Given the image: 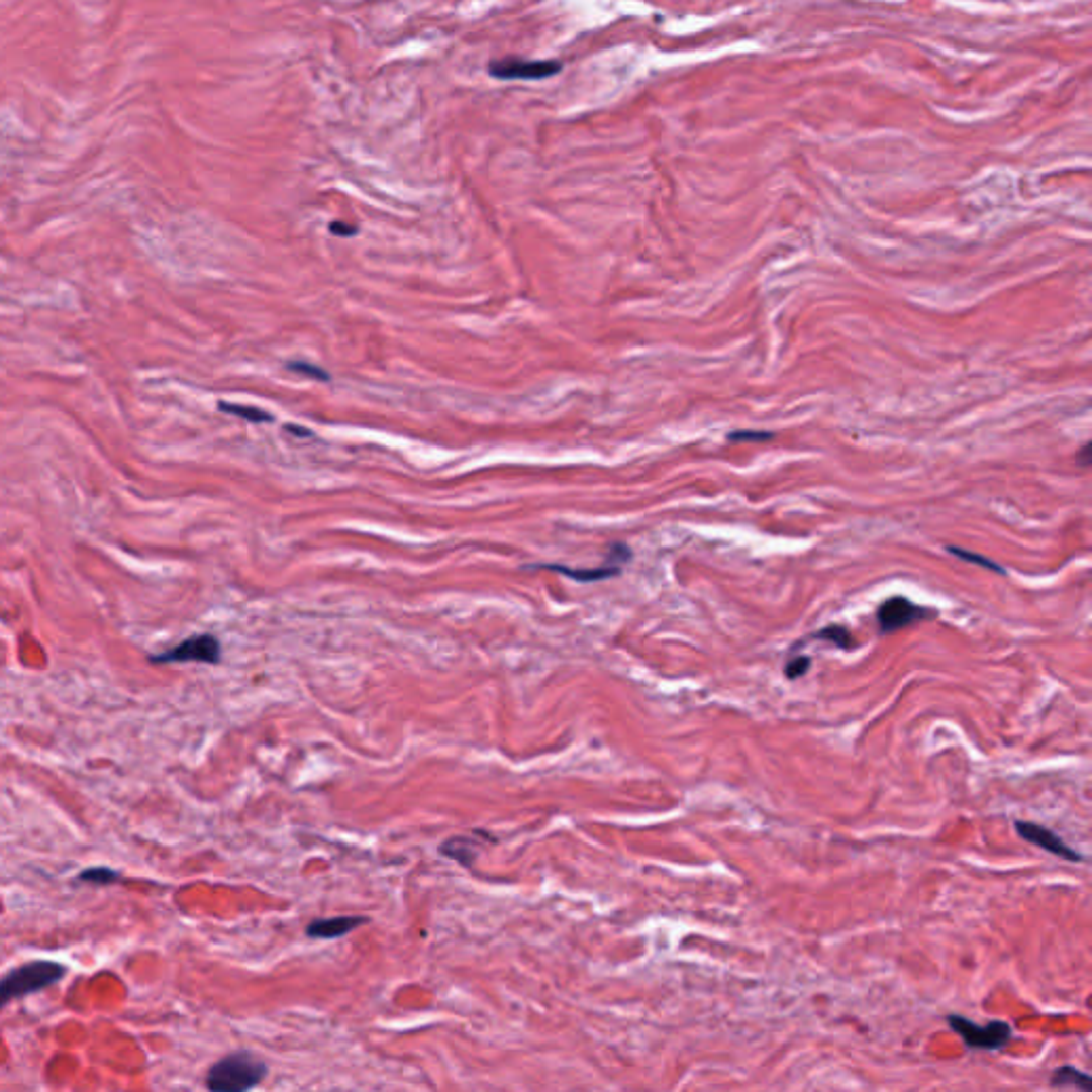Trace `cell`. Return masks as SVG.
<instances>
[{
  "label": "cell",
  "mask_w": 1092,
  "mask_h": 1092,
  "mask_svg": "<svg viewBox=\"0 0 1092 1092\" xmlns=\"http://www.w3.org/2000/svg\"><path fill=\"white\" fill-rule=\"evenodd\" d=\"M267 1065L251 1052H233L207 1071L205 1084L214 1092H245L263 1082Z\"/></svg>",
  "instance_id": "cell-1"
},
{
  "label": "cell",
  "mask_w": 1092,
  "mask_h": 1092,
  "mask_svg": "<svg viewBox=\"0 0 1092 1092\" xmlns=\"http://www.w3.org/2000/svg\"><path fill=\"white\" fill-rule=\"evenodd\" d=\"M65 975L67 967L56 961H32L11 969L0 977V1009H5L15 999H24L28 994L59 984L65 980Z\"/></svg>",
  "instance_id": "cell-2"
},
{
  "label": "cell",
  "mask_w": 1092,
  "mask_h": 1092,
  "mask_svg": "<svg viewBox=\"0 0 1092 1092\" xmlns=\"http://www.w3.org/2000/svg\"><path fill=\"white\" fill-rule=\"evenodd\" d=\"M952 1030L965 1041L971 1050H1003L1013 1039L1011 1024L1003 1020H994L988 1024H977L963 1015H950L948 1018Z\"/></svg>",
  "instance_id": "cell-3"
},
{
  "label": "cell",
  "mask_w": 1092,
  "mask_h": 1092,
  "mask_svg": "<svg viewBox=\"0 0 1092 1092\" xmlns=\"http://www.w3.org/2000/svg\"><path fill=\"white\" fill-rule=\"evenodd\" d=\"M629 560H631V549L627 544H623V542H615V544L608 547L606 562L600 568H568L564 564H533V566H525V568L558 572V574H564V577L577 581V583H596V581H606V579H612V577H619L623 564H627Z\"/></svg>",
  "instance_id": "cell-4"
},
{
  "label": "cell",
  "mask_w": 1092,
  "mask_h": 1092,
  "mask_svg": "<svg viewBox=\"0 0 1092 1092\" xmlns=\"http://www.w3.org/2000/svg\"><path fill=\"white\" fill-rule=\"evenodd\" d=\"M222 660V644L214 634H197L182 640L180 644L171 647L163 654L150 656L152 664H186V662H199L216 666Z\"/></svg>",
  "instance_id": "cell-5"
},
{
  "label": "cell",
  "mask_w": 1092,
  "mask_h": 1092,
  "mask_svg": "<svg viewBox=\"0 0 1092 1092\" xmlns=\"http://www.w3.org/2000/svg\"><path fill=\"white\" fill-rule=\"evenodd\" d=\"M926 617H934V612L911 602L905 596L888 598L877 608V623L881 634H894V631L909 627L911 623H917Z\"/></svg>",
  "instance_id": "cell-6"
},
{
  "label": "cell",
  "mask_w": 1092,
  "mask_h": 1092,
  "mask_svg": "<svg viewBox=\"0 0 1092 1092\" xmlns=\"http://www.w3.org/2000/svg\"><path fill=\"white\" fill-rule=\"evenodd\" d=\"M564 65L560 61H519V59H506V61H491L487 65V71L495 80H547L553 75L562 73Z\"/></svg>",
  "instance_id": "cell-7"
},
{
  "label": "cell",
  "mask_w": 1092,
  "mask_h": 1092,
  "mask_svg": "<svg viewBox=\"0 0 1092 1092\" xmlns=\"http://www.w3.org/2000/svg\"><path fill=\"white\" fill-rule=\"evenodd\" d=\"M1015 832L1020 834V838L1030 842V846L1039 848V850H1044V852H1048L1052 856L1069 860V862H1084V856L1078 850L1069 848L1057 832H1052V830L1039 826V823L1015 821Z\"/></svg>",
  "instance_id": "cell-8"
},
{
  "label": "cell",
  "mask_w": 1092,
  "mask_h": 1092,
  "mask_svg": "<svg viewBox=\"0 0 1092 1092\" xmlns=\"http://www.w3.org/2000/svg\"><path fill=\"white\" fill-rule=\"evenodd\" d=\"M366 924H368V917H363V915L324 917V919H314V922H310L308 928H305V934H308L310 938H322V941H329V938H339Z\"/></svg>",
  "instance_id": "cell-9"
},
{
  "label": "cell",
  "mask_w": 1092,
  "mask_h": 1092,
  "mask_svg": "<svg viewBox=\"0 0 1092 1092\" xmlns=\"http://www.w3.org/2000/svg\"><path fill=\"white\" fill-rule=\"evenodd\" d=\"M439 852H442L446 858H453L457 860L459 865L464 867H472L474 860H476V850H474V842L466 836H453L449 840H444L442 846H439Z\"/></svg>",
  "instance_id": "cell-10"
},
{
  "label": "cell",
  "mask_w": 1092,
  "mask_h": 1092,
  "mask_svg": "<svg viewBox=\"0 0 1092 1092\" xmlns=\"http://www.w3.org/2000/svg\"><path fill=\"white\" fill-rule=\"evenodd\" d=\"M1050 1084L1052 1086H1076V1088H1080L1084 1092L1092 1090V1078L1088 1076V1073H1084V1071H1080L1076 1067H1069V1065L1059 1067L1057 1071H1054L1052 1078H1050Z\"/></svg>",
  "instance_id": "cell-11"
},
{
  "label": "cell",
  "mask_w": 1092,
  "mask_h": 1092,
  "mask_svg": "<svg viewBox=\"0 0 1092 1092\" xmlns=\"http://www.w3.org/2000/svg\"><path fill=\"white\" fill-rule=\"evenodd\" d=\"M807 640H826V642H832L836 644L838 649H846V651H852L856 647L850 629L842 627V625H828L823 627L819 631H815V634H811Z\"/></svg>",
  "instance_id": "cell-12"
},
{
  "label": "cell",
  "mask_w": 1092,
  "mask_h": 1092,
  "mask_svg": "<svg viewBox=\"0 0 1092 1092\" xmlns=\"http://www.w3.org/2000/svg\"><path fill=\"white\" fill-rule=\"evenodd\" d=\"M218 410L231 414V416H237V418H243V420H251V423H272V420H274V416L270 412H265V410L257 408V406L226 404V401H220Z\"/></svg>",
  "instance_id": "cell-13"
},
{
  "label": "cell",
  "mask_w": 1092,
  "mask_h": 1092,
  "mask_svg": "<svg viewBox=\"0 0 1092 1092\" xmlns=\"http://www.w3.org/2000/svg\"><path fill=\"white\" fill-rule=\"evenodd\" d=\"M118 879H120V871L109 869V867H90L78 875V881H86V884H92V886H111V884H116Z\"/></svg>",
  "instance_id": "cell-14"
},
{
  "label": "cell",
  "mask_w": 1092,
  "mask_h": 1092,
  "mask_svg": "<svg viewBox=\"0 0 1092 1092\" xmlns=\"http://www.w3.org/2000/svg\"><path fill=\"white\" fill-rule=\"evenodd\" d=\"M286 370L297 372V374H301V376L314 378V380H322V382H329V380H331L329 372H324L322 368L312 366V363H305V361H289V363H286Z\"/></svg>",
  "instance_id": "cell-15"
},
{
  "label": "cell",
  "mask_w": 1092,
  "mask_h": 1092,
  "mask_svg": "<svg viewBox=\"0 0 1092 1092\" xmlns=\"http://www.w3.org/2000/svg\"><path fill=\"white\" fill-rule=\"evenodd\" d=\"M809 668H811V658L809 656H794V658H790L788 662H785L783 673L790 681H796V679L807 675Z\"/></svg>",
  "instance_id": "cell-16"
},
{
  "label": "cell",
  "mask_w": 1092,
  "mask_h": 1092,
  "mask_svg": "<svg viewBox=\"0 0 1092 1092\" xmlns=\"http://www.w3.org/2000/svg\"><path fill=\"white\" fill-rule=\"evenodd\" d=\"M948 551L954 553L956 558L965 560V562H971V564H977V566H984V568H988V570H994L996 574H1007L999 564H994L992 560H986V558H982V555H977V553H971V551H965V549H958V547H948Z\"/></svg>",
  "instance_id": "cell-17"
},
{
  "label": "cell",
  "mask_w": 1092,
  "mask_h": 1092,
  "mask_svg": "<svg viewBox=\"0 0 1092 1092\" xmlns=\"http://www.w3.org/2000/svg\"><path fill=\"white\" fill-rule=\"evenodd\" d=\"M773 433L769 431H734L727 435V439L730 442H766V439H771Z\"/></svg>",
  "instance_id": "cell-18"
},
{
  "label": "cell",
  "mask_w": 1092,
  "mask_h": 1092,
  "mask_svg": "<svg viewBox=\"0 0 1092 1092\" xmlns=\"http://www.w3.org/2000/svg\"><path fill=\"white\" fill-rule=\"evenodd\" d=\"M329 231L333 235H337V237H353V235H357V226L346 224V222H331Z\"/></svg>",
  "instance_id": "cell-19"
},
{
  "label": "cell",
  "mask_w": 1092,
  "mask_h": 1092,
  "mask_svg": "<svg viewBox=\"0 0 1092 1092\" xmlns=\"http://www.w3.org/2000/svg\"><path fill=\"white\" fill-rule=\"evenodd\" d=\"M286 429H289V431H293V433H297V435L301 433V437H310V435H312V433H310L308 429H301V427H293V425H286Z\"/></svg>",
  "instance_id": "cell-20"
}]
</instances>
